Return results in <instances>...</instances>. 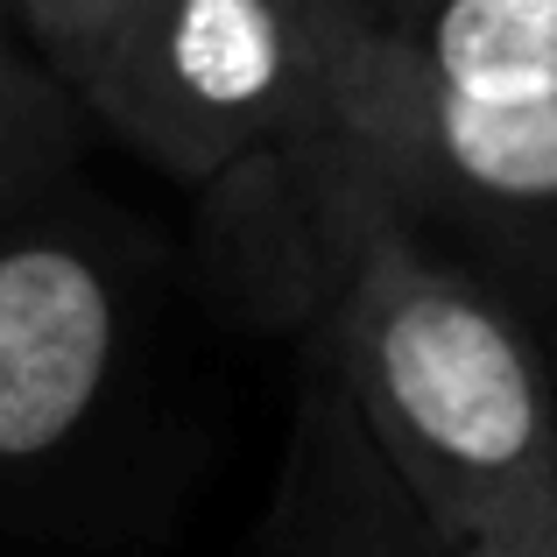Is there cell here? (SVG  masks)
Segmentation results:
<instances>
[{
    "label": "cell",
    "mask_w": 557,
    "mask_h": 557,
    "mask_svg": "<svg viewBox=\"0 0 557 557\" xmlns=\"http://www.w3.org/2000/svg\"><path fill=\"white\" fill-rule=\"evenodd\" d=\"M325 64L318 0H121L71 99L156 170L212 184L318 135Z\"/></svg>",
    "instance_id": "277c9868"
},
{
    "label": "cell",
    "mask_w": 557,
    "mask_h": 557,
    "mask_svg": "<svg viewBox=\"0 0 557 557\" xmlns=\"http://www.w3.org/2000/svg\"><path fill=\"white\" fill-rule=\"evenodd\" d=\"M0 22H8V0H0Z\"/></svg>",
    "instance_id": "8fae6325"
},
{
    "label": "cell",
    "mask_w": 557,
    "mask_h": 557,
    "mask_svg": "<svg viewBox=\"0 0 557 557\" xmlns=\"http://www.w3.org/2000/svg\"><path fill=\"white\" fill-rule=\"evenodd\" d=\"M409 8H417V0H318L332 36H381V28H395Z\"/></svg>",
    "instance_id": "9c48e42d"
},
{
    "label": "cell",
    "mask_w": 557,
    "mask_h": 557,
    "mask_svg": "<svg viewBox=\"0 0 557 557\" xmlns=\"http://www.w3.org/2000/svg\"><path fill=\"white\" fill-rule=\"evenodd\" d=\"M536 332H544V346H550V368H557V304H544V311H536Z\"/></svg>",
    "instance_id": "30bf717a"
},
{
    "label": "cell",
    "mask_w": 557,
    "mask_h": 557,
    "mask_svg": "<svg viewBox=\"0 0 557 557\" xmlns=\"http://www.w3.org/2000/svg\"><path fill=\"white\" fill-rule=\"evenodd\" d=\"M522 311L557 304V99L459 92L332 36L318 135Z\"/></svg>",
    "instance_id": "3957f363"
},
{
    "label": "cell",
    "mask_w": 557,
    "mask_h": 557,
    "mask_svg": "<svg viewBox=\"0 0 557 557\" xmlns=\"http://www.w3.org/2000/svg\"><path fill=\"white\" fill-rule=\"evenodd\" d=\"M318 354L451 557H557V368L536 318L332 141H297Z\"/></svg>",
    "instance_id": "6da1fadb"
},
{
    "label": "cell",
    "mask_w": 557,
    "mask_h": 557,
    "mask_svg": "<svg viewBox=\"0 0 557 557\" xmlns=\"http://www.w3.org/2000/svg\"><path fill=\"white\" fill-rule=\"evenodd\" d=\"M360 42L459 92L557 99V0H417Z\"/></svg>",
    "instance_id": "8992f818"
},
{
    "label": "cell",
    "mask_w": 557,
    "mask_h": 557,
    "mask_svg": "<svg viewBox=\"0 0 557 557\" xmlns=\"http://www.w3.org/2000/svg\"><path fill=\"white\" fill-rule=\"evenodd\" d=\"M57 163H64V99H57V78L14 36V22H0V198L57 177Z\"/></svg>",
    "instance_id": "52a82bcc"
},
{
    "label": "cell",
    "mask_w": 557,
    "mask_h": 557,
    "mask_svg": "<svg viewBox=\"0 0 557 557\" xmlns=\"http://www.w3.org/2000/svg\"><path fill=\"white\" fill-rule=\"evenodd\" d=\"M113 14H121V0H8L14 36L50 64V78L64 92L85 78V64H92L99 36L113 28Z\"/></svg>",
    "instance_id": "ba28073f"
},
{
    "label": "cell",
    "mask_w": 557,
    "mask_h": 557,
    "mask_svg": "<svg viewBox=\"0 0 557 557\" xmlns=\"http://www.w3.org/2000/svg\"><path fill=\"white\" fill-rule=\"evenodd\" d=\"M247 557H451L403 494V480L368 445L318 339L304 360L297 417H289L283 466H275Z\"/></svg>",
    "instance_id": "5b68a950"
},
{
    "label": "cell",
    "mask_w": 557,
    "mask_h": 557,
    "mask_svg": "<svg viewBox=\"0 0 557 557\" xmlns=\"http://www.w3.org/2000/svg\"><path fill=\"white\" fill-rule=\"evenodd\" d=\"M163 516L149 275L57 177L0 198V557H107Z\"/></svg>",
    "instance_id": "7a4b0ae2"
}]
</instances>
